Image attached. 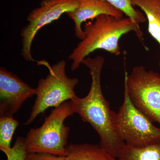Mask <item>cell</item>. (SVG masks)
Returning a JSON list of instances; mask_svg holds the SVG:
<instances>
[{
    "mask_svg": "<svg viewBox=\"0 0 160 160\" xmlns=\"http://www.w3.org/2000/svg\"><path fill=\"white\" fill-rule=\"evenodd\" d=\"M65 160H117L101 146L89 144H70L66 147Z\"/></svg>",
    "mask_w": 160,
    "mask_h": 160,
    "instance_id": "10",
    "label": "cell"
},
{
    "mask_svg": "<svg viewBox=\"0 0 160 160\" xmlns=\"http://www.w3.org/2000/svg\"><path fill=\"white\" fill-rule=\"evenodd\" d=\"M124 87L133 105L160 125V74L135 66L130 74L125 71Z\"/></svg>",
    "mask_w": 160,
    "mask_h": 160,
    "instance_id": "6",
    "label": "cell"
},
{
    "mask_svg": "<svg viewBox=\"0 0 160 160\" xmlns=\"http://www.w3.org/2000/svg\"><path fill=\"white\" fill-rule=\"evenodd\" d=\"M78 6L73 11L66 13L74 23L75 34L82 40L85 33L82 24L88 20L95 19L101 15H108L117 18L123 17L122 12L104 0H78Z\"/></svg>",
    "mask_w": 160,
    "mask_h": 160,
    "instance_id": "9",
    "label": "cell"
},
{
    "mask_svg": "<svg viewBox=\"0 0 160 160\" xmlns=\"http://www.w3.org/2000/svg\"><path fill=\"white\" fill-rule=\"evenodd\" d=\"M30 87L16 75L6 68H0V117L13 115L26 100L35 95Z\"/></svg>",
    "mask_w": 160,
    "mask_h": 160,
    "instance_id": "8",
    "label": "cell"
},
{
    "mask_svg": "<svg viewBox=\"0 0 160 160\" xmlns=\"http://www.w3.org/2000/svg\"><path fill=\"white\" fill-rule=\"evenodd\" d=\"M19 125L13 117H0V149L11 148V142L15 131Z\"/></svg>",
    "mask_w": 160,
    "mask_h": 160,
    "instance_id": "13",
    "label": "cell"
},
{
    "mask_svg": "<svg viewBox=\"0 0 160 160\" xmlns=\"http://www.w3.org/2000/svg\"><path fill=\"white\" fill-rule=\"evenodd\" d=\"M74 114L70 101L55 108L44 123L32 128L25 138L27 152H40L66 157L70 128L65 125L66 118Z\"/></svg>",
    "mask_w": 160,
    "mask_h": 160,
    "instance_id": "3",
    "label": "cell"
},
{
    "mask_svg": "<svg viewBox=\"0 0 160 160\" xmlns=\"http://www.w3.org/2000/svg\"><path fill=\"white\" fill-rule=\"evenodd\" d=\"M124 98L119 110L113 115V123L118 136L126 144L143 147L160 142V127L133 105L124 87Z\"/></svg>",
    "mask_w": 160,
    "mask_h": 160,
    "instance_id": "5",
    "label": "cell"
},
{
    "mask_svg": "<svg viewBox=\"0 0 160 160\" xmlns=\"http://www.w3.org/2000/svg\"><path fill=\"white\" fill-rule=\"evenodd\" d=\"M6 155L7 160H25L26 154L25 138L18 137L12 147L1 150Z\"/></svg>",
    "mask_w": 160,
    "mask_h": 160,
    "instance_id": "15",
    "label": "cell"
},
{
    "mask_svg": "<svg viewBox=\"0 0 160 160\" xmlns=\"http://www.w3.org/2000/svg\"><path fill=\"white\" fill-rule=\"evenodd\" d=\"M78 0H42L39 6L28 14V25L21 30V55L28 62L35 60L31 55V46L40 29L59 18L63 14L73 11L78 6Z\"/></svg>",
    "mask_w": 160,
    "mask_h": 160,
    "instance_id": "7",
    "label": "cell"
},
{
    "mask_svg": "<svg viewBox=\"0 0 160 160\" xmlns=\"http://www.w3.org/2000/svg\"><path fill=\"white\" fill-rule=\"evenodd\" d=\"M40 62L48 68L49 72L46 78L39 81L35 88L36 98L25 125L31 124L39 115L50 107L56 108L68 100L71 101L78 97L74 89L79 80L67 75L65 60H61L52 66L46 61Z\"/></svg>",
    "mask_w": 160,
    "mask_h": 160,
    "instance_id": "4",
    "label": "cell"
},
{
    "mask_svg": "<svg viewBox=\"0 0 160 160\" xmlns=\"http://www.w3.org/2000/svg\"><path fill=\"white\" fill-rule=\"evenodd\" d=\"M25 160H65V157L49 153L26 152Z\"/></svg>",
    "mask_w": 160,
    "mask_h": 160,
    "instance_id": "16",
    "label": "cell"
},
{
    "mask_svg": "<svg viewBox=\"0 0 160 160\" xmlns=\"http://www.w3.org/2000/svg\"><path fill=\"white\" fill-rule=\"evenodd\" d=\"M122 12L126 17L131 18L136 24L139 25L147 21L142 12L137 10L132 3L131 0H104Z\"/></svg>",
    "mask_w": 160,
    "mask_h": 160,
    "instance_id": "14",
    "label": "cell"
},
{
    "mask_svg": "<svg viewBox=\"0 0 160 160\" xmlns=\"http://www.w3.org/2000/svg\"><path fill=\"white\" fill-rule=\"evenodd\" d=\"M84 28L85 38L69 56L72 61V71L77 69L83 60L96 50H105L117 56L121 54L120 40L123 35L131 32H135L145 49H148L144 44L143 33L139 25L128 17L117 18L101 15L93 22H85Z\"/></svg>",
    "mask_w": 160,
    "mask_h": 160,
    "instance_id": "2",
    "label": "cell"
},
{
    "mask_svg": "<svg viewBox=\"0 0 160 160\" xmlns=\"http://www.w3.org/2000/svg\"><path fill=\"white\" fill-rule=\"evenodd\" d=\"M118 160H160V142L143 146H135L125 143L120 150Z\"/></svg>",
    "mask_w": 160,
    "mask_h": 160,
    "instance_id": "12",
    "label": "cell"
},
{
    "mask_svg": "<svg viewBox=\"0 0 160 160\" xmlns=\"http://www.w3.org/2000/svg\"><path fill=\"white\" fill-rule=\"evenodd\" d=\"M104 62L101 56L88 57L83 60L82 64L88 67L91 78L90 90L85 97H77L70 101L74 113L78 114L83 122L89 123L99 136L100 146L117 158L125 143L116 133L113 123L114 112L110 109L102 91L101 77Z\"/></svg>",
    "mask_w": 160,
    "mask_h": 160,
    "instance_id": "1",
    "label": "cell"
},
{
    "mask_svg": "<svg viewBox=\"0 0 160 160\" xmlns=\"http://www.w3.org/2000/svg\"><path fill=\"white\" fill-rule=\"evenodd\" d=\"M131 2L144 12L148 21V32L160 46V0H131Z\"/></svg>",
    "mask_w": 160,
    "mask_h": 160,
    "instance_id": "11",
    "label": "cell"
}]
</instances>
